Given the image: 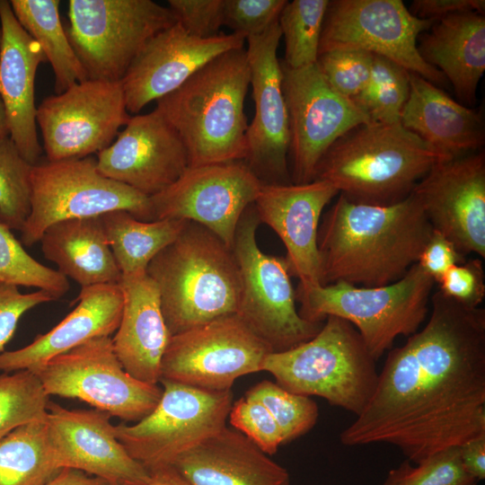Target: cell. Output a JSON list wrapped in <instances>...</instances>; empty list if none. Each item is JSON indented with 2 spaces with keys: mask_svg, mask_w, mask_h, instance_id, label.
<instances>
[{
  "mask_svg": "<svg viewBox=\"0 0 485 485\" xmlns=\"http://www.w3.org/2000/svg\"><path fill=\"white\" fill-rule=\"evenodd\" d=\"M430 301L425 326L389 350L344 445L387 444L419 463L485 436V309L439 289Z\"/></svg>",
  "mask_w": 485,
  "mask_h": 485,
  "instance_id": "6da1fadb",
  "label": "cell"
},
{
  "mask_svg": "<svg viewBox=\"0 0 485 485\" xmlns=\"http://www.w3.org/2000/svg\"><path fill=\"white\" fill-rule=\"evenodd\" d=\"M432 232L412 193L388 206L354 203L340 194L318 230L322 285L392 284L418 262Z\"/></svg>",
  "mask_w": 485,
  "mask_h": 485,
  "instance_id": "7a4b0ae2",
  "label": "cell"
},
{
  "mask_svg": "<svg viewBox=\"0 0 485 485\" xmlns=\"http://www.w3.org/2000/svg\"><path fill=\"white\" fill-rule=\"evenodd\" d=\"M250 84L246 49H232L156 101L155 108L186 148L189 166L246 159L249 125L244 100Z\"/></svg>",
  "mask_w": 485,
  "mask_h": 485,
  "instance_id": "3957f363",
  "label": "cell"
},
{
  "mask_svg": "<svg viewBox=\"0 0 485 485\" xmlns=\"http://www.w3.org/2000/svg\"><path fill=\"white\" fill-rule=\"evenodd\" d=\"M171 336L237 313L241 278L232 248L207 227L188 221L148 264Z\"/></svg>",
  "mask_w": 485,
  "mask_h": 485,
  "instance_id": "277c9868",
  "label": "cell"
},
{
  "mask_svg": "<svg viewBox=\"0 0 485 485\" xmlns=\"http://www.w3.org/2000/svg\"><path fill=\"white\" fill-rule=\"evenodd\" d=\"M438 160L400 122H371L347 132L328 149L313 181L331 183L351 202L388 206L408 198Z\"/></svg>",
  "mask_w": 485,
  "mask_h": 485,
  "instance_id": "5b68a950",
  "label": "cell"
},
{
  "mask_svg": "<svg viewBox=\"0 0 485 485\" xmlns=\"http://www.w3.org/2000/svg\"><path fill=\"white\" fill-rule=\"evenodd\" d=\"M375 362L354 325L330 315L309 340L269 353L262 371L290 392L319 396L357 417L375 389Z\"/></svg>",
  "mask_w": 485,
  "mask_h": 485,
  "instance_id": "8992f818",
  "label": "cell"
},
{
  "mask_svg": "<svg viewBox=\"0 0 485 485\" xmlns=\"http://www.w3.org/2000/svg\"><path fill=\"white\" fill-rule=\"evenodd\" d=\"M435 280L415 263L399 280L383 287L346 282L301 287L295 290L299 314L312 322L342 318L357 330L377 361L399 336L419 330L428 313Z\"/></svg>",
  "mask_w": 485,
  "mask_h": 485,
  "instance_id": "52a82bcc",
  "label": "cell"
},
{
  "mask_svg": "<svg viewBox=\"0 0 485 485\" xmlns=\"http://www.w3.org/2000/svg\"><path fill=\"white\" fill-rule=\"evenodd\" d=\"M68 40L87 79L121 82L146 44L175 24L152 0H70Z\"/></svg>",
  "mask_w": 485,
  "mask_h": 485,
  "instance_id": "ba28073f",
  "label": "cell"
},
{
  "mask_svg": "<svg viewBox=\"0 0 485 485\" xmlns=\"http://www.w3.org/2000/svg\"><path fill=\"white\" fill-rule=\"evenodd\" d=\"M260 224L251 204L238 223L232 245L241 278L237 314L273 352H280L312 339L323 322H312L299 314L285 258L267 254L258 245Z\"/></svg>",
  "mask_w": 485,
  "mask_h": 485,
  "instance_id": "9c48e42d",
  "label": "cell"
},
{
  "mask_svg": "<svg viewBox=\"0 0 485 485\" xmlns=\"http://www.w3.org/2000/svg\"><path fill=\"white\" fill-rule=\"evenodd\" d=\"M127 210L153 221L149 197L102 175L96 157L39 161L31 171V209L21 230L22 243H37L52 224Z\"/></svg>",
  "mask_w": 485,
  "mask_h": 485,
  "instance_id": "30bf717a",
  "label": "cell"
},
{
  "mask_svg": "<svg viewBox=\"0 0 485 485\" xmlns=\"http://www.w3.org/2000/svg\"><path fill=\"white\" fill-rule=\"evenodd\" d=\"M156 407L133 425L114 426L117 439L150 472L166 466L225 427L232 390L207 391L161 379Z\"/></svg>",
  "mask_w": 485,
  "mask_h": 485,
  "instance_id": "8fae6325",
  "label": "cell"
},
{
  "mask_svg": "<svg viewBox=\"0 0 485 485\" xmlns=\"http://www.w3.org/2000/svg\"><path fill=\"white\" fill-rule=\"evenodd\" d=\"M34 373L49 395L79 399L125 421L137 422L158 404L163 388L130 375L111 337H99L58 355Z\"/></svg>",
  "mask_w": 485,
  "mask_h": 485,
  "instance_id": "7c38bea8",
  "label": "cell"
},
{
  "mask_svg": "<svg viewBox=\"0 0 485 485\" xmlns=\"http://www.w3.org/2000/svg\"><path fill=\"white\" fill-rule=\"evenodd\" d=\"M436 22L416 17L401 0L330 1L319 55L334 49L364 50L444 85L447 80L421 57L417 44Z\"/></svg>",
  "mask_w": 485,
  "mask_h": 485,
  "instance_id": "4fadbf2b",
  "label": "cell"
},
{
  "mask_svg": "<svg viewBox=\"0 0 485 485\" xmlns=\"http://www.w3.org/2000/svg\"><path fill=\"white\" fill-rule=\"evenodd\" d=\"M271 352L237 313L227 314L171 336L161 379L207 391L231 390L237 378L262 371Z\"/></svg>",
  "mask_w": 485,
  "mask_h": 485,
  "instance_id": "5bb4252c",
  "label": "cell"
},
{
  "mask_svg": "<svg viewBox=\"0 0 485 485\" xmlns=\"http://www.w3.org/2000/svg\"><path fill=\"white\" fill-rule=\"evenodd\" d=\"M280 66L288 114L291 181L308 183L314 180L322 157L340 137L371 121L352 100L328 84L316 63L290 68L280 60Z\"/></svg>",
  "mask_w": 485,
  "mask_h": 485,
  "instance_id": "9a60e30c",
  "label": "cell"
},
{
  "mask_svg": "<svg viewBox=\"0 0 485 485\" xmlns=\"http://www.w3.org/2000/svg\"><path fill=\"white\" fill-rule=\"evenodd\" d=\"M130 118L121 82L87 79L46 97L36 120L46 159L59 161L97 154Z\"/></svg>",
  "mask_w": 485,
  "mask_h": 485,
  "instance_id": "2e32d148",
  "label": "cell"
},
{
  "mask_svg": "<svg viewBox=\"0 0 485 485\" xmlns=\"http://www.w3.org/2000/svg\"><path fill=\"white\" fill-rule=\"evenodd\" d=\"M262 185L244 161L189 166L171 186L149 197L152 218L195 222L232 248L238 223Z\"/></svg>",
  "mask_w": 485,
  "mask_h": 485,
  "instance_id": "e0dca14e",
  "label": "cell"
},
{
  "mask_svg": "<svg viewBox=\"0 0 485 485\" xmlns=\"http://www.w3.org/2000/svg\"><path fill=\"white\" fill-rule=\"evenodd\" d=\"M278 20L262 33L246 38L254 117L247 130L244 162L263 183H291L287 165L289 125L277 51Z\"/></svg>",
  "mask_w": 485,
  "mask_h": 485,
  "instance_id": "ac0fdd59",
  "label": "cell"
},
{
  "mask_svg": "<svg viewBox=\"0 0 485 485\" xmlns=\"http://www.w3.org/2000/svg\"><path fill=\"white\" fill-rule=\"evenodd\" d=\"M412 194L434 230L464 256L485 258L484 151L436 161Z\"/></svg>",
  "mask_w": 485,
  "mask_h": 485,
  "instance_id": "d6986e66",
  "label": "cell"
},
{
  "mask_svg": "<svg viewBox=\"0 0 485 485\" xmlns=\"http://www.w3.org/2000/svg\"><path fill=\"white\" fill-rule=\"evenodd\" d=\"M110 418L96 409L69 410L49 401L45 423L57 464L109 485H149L151 472L117 439Z\"/></svg>",
  "mask_w": 485,
  "mask_h": 485,
  "instance_id": "ffe728a7",
  "label": "cell"
},
{
  "mask_svg": "<svg viewBox=\"0 0 485 485\" xmlns=\"http://www.w3.org/2000/svg\"><path fill=\"white\" fill-rule=\"evenodd\" d=\"M96 161L102 175L147 197L171 186L189 167L183 143L156 108L131 117Z\"/></svg>",
  "mask_w": 485,
  "mask_h": 485,
  "instance_id": "44dd1931",
  "label": "cell"
},
{
  "mask_svg": "<svg viewBox=\"0 0 485 485\" xmlns=\"http://www.w3.org/2000/svg\"><path fill=\"white\" fill-rule=\"evenodd\" d=\"M245 41L243 35L234 32L198 38L178 22L159 31L121 80L128 111L138 113L149 102L178 89L213 58L242 48Z\"/></svg>",
  "mask_w": 485,
  "mask_h": 485,
  "instance_id": "7402d4cb",
  "label": "cell"
},
{
  "mask_svg": "<svg viewBox=\"0 0 485 485\" xmlns=\"http://www.w3.org/2000/svg\"><path fill=\"white\" fill-rule=\"evenodd\" d=\"M339 190L324 181L308 183H263L253 206L260 223L285 245L289 274L298 286L322 285L317 237L323 208Z\"/></svg>",
  "mask_w": 485,
  "mask_h": 485,
  "instance_id": "603a6c76",
  "label": "cell"
},
{
  "mask_svg": "<svg viewBox=\"0 0 485 485\" xmlns=\"http://www.w3.org/2000/svg\"><path fill=\"white\" fill-rule=\"evenodd\" d=\"M0 98L9 137L21 154L34 165L42 154L36 127L35 76L38 66L47 59L38 42L17 21L10 1L0 0Z\"/></svg>",
  "mask_w": 485,
  "mask_h": 485,
  "instance_id": "cb8c5ba5",
  "label": "cell"
},
{
  "mask_svg": "<svg viewBox=\"0 0 485 485\" xmlns=\"http://www.w3.org/2000/svg\"><path fill=\"white\" fill-rule=\"evenodd\" d=\"M75 302L73 311L50 331L23 348L0 353V372H34L88 340L115 333L123 309V294L118 284L82 287Z\"/></svg>",
  "mask_w": 485,
  "mask_h": 485,
  "instance_id": "d4e9b609",
  "label": "cell"
},
{
  "mask_svg": "<svg viewBox=\"0 0 485 485\" xmlns=\"http://www.w3.org/2000/svg\"><path fill=\"white\" fill-rule=\"evenodd\" d=\"M118 285L123 294V309L111 338L114 352L130 375L157 384L162 358L171 338L157 287L146 272L121 275Z\"/></svg>",
  "mask_w": 485,
  "mask_h": 485,
  "instance_id": "484cf974",
  "label": "cell"
},
{
  "mask_svg": "<svg viewBox=\"0 0 485 485\" xmlns=\"http://www.w3.org/2000/svg\"><path fill=\"white\" fill-rule=\"evenodd\" d=\"M400 123L419 137L441 160L478 152L485 142L481 113L410 72V93Z\"/></svg>",
  "mask_w": 485,
  "mask_h": 485,
  "instance_id": "4316f807",
  "label": "cell"
},
{
  "mask_svg": "<svg viewBox=\"0 0 485 485\" xmlns=\"http://www.w3.org/2000/svg\"><path fill=\"white\" fill-rule=\"evenodd\" d=\"M172 466L189 485H290L286 468L227 427L180 455Z\"/></svg>",
  "mask_w": 485,
  "mask_h": 485,
  "instance_id": "83f0119b",
  "label": "cell"
},
{
  "mask_svg": "<svg viewBox=\"0 0 485 485\" xmlns=\"http://www.w3.org/2000/svg\"><path fill=\"white\" fill-rule=\"evenodd\" d=\"M419 52L451 83L456 95L473 104L485 71V17L478 12L437 20L420 35Z\"/></svg>",
  "mask_w": 485,
  "mask_h": 485,
  "instance_id": "f1b7e54d",
  "label": "cell"
},
{
  "mask_svg": "<svg viewBox=\"0 0 485 485\" xmlns=\"http://www.w3.org/2000/svg\"><path fill=\"white\" fill-rule=\"evenodd\" d=\"M39 242L44 257L81 287L118 284L121 278L101 216L56 222Z\"/></svg>",
  "mask_w": 485,
  "mask_h": 485,
  "instance_id": "f546056e",
  "label": "cell"
},
{
  "mask_svg": "<svg viewBox=\"0 0 485 485\" xmlns=\"http://www.w3.org/2000/svg\"><path fill=\"white\" fill-rule=\"evenodd\" d=\"M101 219L123 276L146 272L150 261L179 236L188 222L181 219L142 221L122 209L104 213Z\"/></svg>",
  "mask_w": 485,
  "mask_h": 485,
  "instance_id": "4dcf8cb0",
  "label": "cell"
},
{
  "mask_svg": "<svg viewBox=\"0 0 485 485\" xmlns=\"http://www.w3.org/2000/svg\"><path fill=\"white\" fill-rule=\"evenodd\" d=\"M19 23L38 42L54 73L56 94L87 80L59 15V0H11Z\"/></svg>",
  "mask_w": 485,
  "mask_h": 485,
  "instance_id": "1f68e13d",
  "label": "cell"
},
{
  "mask_svg": "<svg viewBox=\"0 0 485 485\" xmlns=\"http://www.w3.org/2000/svg\"><path fill=\"white\" fill-rule=\"evenodd\" d=\"M61 470L45 421L22 425L0 441V485H44Z\"/></svg>",
  "mask_w": 485,
  "mask_h": 485,
  "instance_id": "d6a6232c",
  "label": "cell"
},
{
  "mask_svg": "<svg viewBox=\"0 0 485 485\" xmlns=\"http://www.w3.org/2000/svg\"><path fill=\"white\" fill-rule=\"evenodd\" d=\"M329 0H293L287 2L278 24L285 40V58L290 68L316 63L320 40Z\"/></svg>",
  "mask_w": 485,
  "mask_h": 485,
  "instance_id": "836d02e7",
  "label": "cell"
},
{
  "mask_svg": "<svg viewBox=\"0 0 485 485\" xmlns=\"http://www.w3.org/2000/svg\"><path fill=\"white\" fill-rule=\"evenodd\" d=\"M410 93V72L396 63L374 55L369 80L352 101L373 123L400 122Z\"/></svg>",
  "mask_w": 485,
  "mask_h": 485,
  "instance_id": "e575fe53",
  "label": "cell"
},
{
  "mask_svg": "<svg viewBox=\"0 0 485 485\" xmlns=\"http://www.w3.org/2000/svg\"><path fill=\"white\" fill-rule=\"evenodd\" d=\"M39 377L28 370L0 374V441L15 428L45 421L49 403Z\"/></svg>",
  "mask_w": 485,
  "mask_h": 485,
  "instance_id": "d590c367",
  "label": "cell"
},
{
  "mask_svg": "<svg viewBox=\"0 0 485 485\" xmlns=\"http://www.w3.org/2000/svg\"><path fill=\"white\" fill-rule=\"evenodd\" d=\"M0 282L35 287L59 299L69 290V282L57 269L47 267L23 248L11 229L0 223Z\"/></svg>",
  "mask_w": 485,
  "mask_h": 485,
  "instance_id": "8d00e7d4",
  "label": "cell"
},
{
  "mask_svg": "<svg viewBox=\"0 0 485 485\" xmlns=\"http://www.w3.org/2000/svg\"><path fill=\"white\" fill-rule=\"evenodd\" d=\"M10 137L0 140V223L21 231L31 209V171Z\"/></svg>",
  "mask_w": 485,
  "mask_h": 485,
  "instance_id": "74e56055",
  "label": "cell"
},
{
  "mask_svg": "<svg viewBox=\"0 0 485 485\" xmlns=\"http://www.w3.org/2000/svg\"><path fill=\"white\" fill-rule=\"evenodd\" d=\"M261 402L278 425L283 444L310 431L316 424L319 410L310 397L290 392L278 384L264 380L245 393Z\"/></svg>",
  "mask_w": 485,
  "mask_h": 485,
  "instance_id": "f35d334b",
  "label": "cell"
},
{
  "mask_svg": "<svg viewBox=\"0 0 485 485\" xmlns=\"http://www.w3.org/2000/svg\"><path fill=\"white\" fill-rule=\"evenodd\" d=\"M416 465L406 460L392 469L383 485H477L463 469L459 446L438 452Z\"/></svg>",
  "mask_w": 485,
  "mask_h": 485,
  "instance_id": "ab89813d",
  "label": "cell"
},
{
  "mask_svg": "<svg viewBox=\"0 0 485 485\" xmlns=\"http://www.w3.org/2000/svg\"><path fill=\"white\" fill-rule=\"evenodd\" d=\"M373 59L374 55L367 51L334 49L320 54L316 65L336 92L353 100L369 80Z\"/></svg>",
  "mask_w": 485,
  "mask_h": 485,
  "instance_id": "60d3db41",
  "label": "cell"
},
{
  "mask_svg": "<svg viewBox=\"0 0 485 485\" xmlns=\"http://www.w3.org/2000/svg\"><path fill=\"white\" fill-rule=\"evenodd\" d=\"M228 418L234 429L247 436L268 455L274 454L283 445L278 425L258 400L244 396L234 401Z\"/></svg>",
  "mask_w": 485,
  "mask_h": 485,
  "instance_id": "b9f144b4",
  "label": "cell"
},
{
  "mask_svg": "<svg viewBox=\"0 0 485 485\" xmlns=\"http://www.w3.org/2000/svg\"><path fill=\"white\" fill-rule=\"evenodd\" d=\"M287 0H224V25L245 38L262 33L278 16Z\"/></svg>",
  "mask_w": 485,
  "mask_h": 485,
  "instance_id": "7bdbcfd3",
  "label": "cell"
},
{
  "mask_svg": "<svg viewBox=\"0 0 485 485\" xmlns=\"http://www.w3.org/2000/svg\"><path fill=\"white\" fill-rule=\"evenodd\" d=\"M176 22L190 35L207 39L220 34L224 0H169Z\"/></svg>",
  "mask_w": 485,
  "mask_h": 485,
  "instance_id": "ee69618b",
  "label": "cell"
},
{
  "mask_svg": "<svg viewBox=\"0 0 485 485\" xmlns=\"http://www.w3.org/2000/svg\"><path fill=\"white\" fill-rule=\"evenodd\" d=\"M448 297L471 307H478L485 298V276L481 259L453 266L437 283Z\"/></svg>",
  "mask_w": 485,
  "mask_h": 485,
  "instance_id": "f6af8a7d",
  "label": "cell"
},
{
  "mask_svg": "<svg viewBox=\"0 0 485 485\" xmlns=\"http://www.w3.org/2000/svg\"><path fill=\"white\" fill-rule=\"evenodd\" d=\"M51 301L53 297L44 291L23 294L18 287L0 282V353L5 351L21 317L37 305Z\"/></svg>",
  "mask_w": 485,
  "mask_h": 485,
  "instance_id": "bcb514c9",
  "label": "cell"
},
{
  "mask_svg": "<svg viewBox=\"0 0 485 485\" xmlns=\"http://www.w3.org/2000/svg\"><path fill=\"white\" fill-rule=\"evenodd\" d=\"M465 260L464 255L450 240L433 229L417 263L436 283H438L448 269Z\"/></svg>",
  "mask_w": 485,
  "mask_h": 485,
  "instance_id": "7dc6e473",
  "label": "cell"
},
{
  "mask_svg": "<svg viewBox=\"0 0 485 485\" xmlns=\"http://www.w3.org/2000/svg\"><path fill=\"white\" fill-rule=\"evenodd\" d=\"M484 0H415L410 12L420 19L439 20L444 17L465 13H484Z\"/></svg>",
  "mask_w": 485,
  "mask_h": 485,
  "instance_id": "c3c4849f",
  "label": "cell"
},
{
  "mask_svg": "<svg viewBox=\"0 0 485 485\" xmlns=\"http://www.w3.org/2000/svg\"><path fill=\"white\" fill-rule=\"evenodd\" d=\"M464 471L476 481L485 479V436L471 439L459 446Z\"/></svg>",
  "mask_w": 485,
  "mask_h": 485,
  "instance_id": "681fc988",
  "label": "cell"
},
{
  "mask_svg": "<svg viewBox=\"0 0 485 485\" xmlns=\"http://www.w3.org/2000/svg\"><path fill=\"white\" fill-rule=\"evenodd\" d=\"M44 485H109L104 481L87 475L86 473L70 469L63 468L55 477Z\"/></svg>",
  "mask_w": 485,
  "mask_h": 485,
  "instance_id": "f907efd6",
  "label": "cell"
},
{
  "mask_svg": "<svg viewBox=\"0 0 485 485\" xmlns=\"http://www.w3.org/2000/svg\"><path fill=\"white\" fill-rule=\"evenodd\" d=\"M149 485H189L173 466H166L151 472Z\"/></svg>",
  "mask_w": 485,
  "mask_h": 485,
  "instance_id": "816d5d0a",
  "label": "cell"
},
{
  "mask_svg": "<svg viewBox=\"0 0 485 485\" xmlns=\"http://www.w3.org/2000/svg\"><path fill=\"white\" fill-rule=\"evenodd\" d=\"M9 127L7 122V118L5 114V110L3 104V101L0 98V140L9 137Z\"/></svg>",
  "mask_w": 485,
  "mask_h": 485,
  "instance_id": "f5cc1de1",
  "label": "cell"
},
{
  "mask_svg": "<svg viewBox=\"0 0 485 485\" xmlns=\"http://www.w3.org/2000/svg\"><path fill=\"white\" fill-rule=\"evenodd\" d=\"M1 43H2V31L0 28V50H1Z\"/></svg>",
  "mask_w": 485,
  "mask_h": 485,
  "instance_id": "db71d44e",
  "label": "cell"
}]
</instances>
